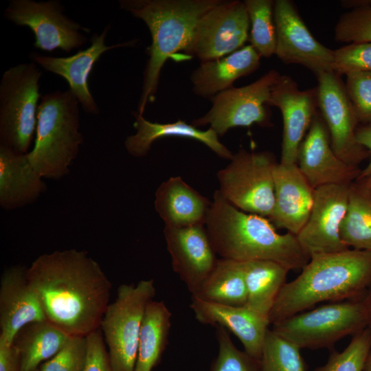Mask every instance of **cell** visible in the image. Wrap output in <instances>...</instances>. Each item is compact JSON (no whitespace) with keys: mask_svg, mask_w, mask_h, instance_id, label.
Returning <instances> with one entry per match:
<instances>
[{"mask_svg":"<svg viewBox=\"0 0 371 371\" xmlns=\"http://www.w3.org/2000/svg\"><path fill=\"white\" fill-rule=\"evenodd\" d=\"M270 106L278 108L282 115L280 163L295 164L300 145L319 113L317 87L300 90L291 77L280 75L271 89Z\"/></svg>","mask_w":371,"mask_h":371,"instance_id":"16","label":"cell"},{"mask_svg":"<svg viewBox=\"0 0 371 371\" xmlns=\"http://www.w3.org/2000/svg\"><path fill=\"white\" fill-rule=\"evenodd\" d=\"M79 104L69 89L56 90L41 98L35 143L27 155L43 178L59 179L69 172V167L83 142Z\"/></svg>","mask_w":371,"mask_h":371,"instance_id":"5","label":"cell"},{"mask_svg":"<svg viewBox=\"0 0 371 371\" xmlns=\"http://www.w3.org/2000/svg\"><path fill=\"white\" fill-rule=\"evenodd\" d=\"M70 337L48 321L25 325L16 335L12 345L19 352L21 371H34L52 358Z\"/></svg>","mask_w":371,"mask_h":371,"instance_id":"28","label":"cell"},{"mask_svg":"<svg viewBox=\"0 0 371 371\" xmlns=\"http://www.w3.org/2000/svg\"><path fill=\"white\" fill-rule=\"evenodd\" d=\"M369 190H370V192H371V189H370Z\"/></svg>","mask_w":371,"mask_h":371,"instance_id":"48","label":"cell"},{"mask_svg":"<svg viewBox=\"0 0 371 371\" xmlns=\"http://www.w3.org/2000/svg\"><path fill=\"white\" fill-rule=\"evenodd\" d=\"M277 164L270 152L241 148L218 171V190L239 210L269 218L275 203L273 172Z\"/></svg>","mask_w":371,"mask_h":371,"instance_id":"9","label":"cell"},{"mask_svg":"<svg viewBox=\"0 0 371 371\" xmlns=\"http://www.w3.org/2000/svg\"><path fill=\"white\" fill-rule=\"evenodd\" d=\"M300 348L269 329L260 361L261 371H305Z\"/></svg>","mask_w":371,"mask_h":371,"instance_id":"33","label":"cell"},{"mask_svg":"<svg viewBox=\"0 0 371 371\" xmlns=\"http://www.w3.org/2000/svg\"><path fill=\"white\" fill-rule=\"evenodd\" d=\"M63 10L57 0H11L4 16L16 25L30 28L36 49L69 52L87 43V37L80 31L89 33L90 30L68 18Z\"/></svg>","mask_w":371,"mask_h":371,"instance_id":"12","label":"cell"},{"mask_svg":"<svg viewBox=\"0 0 371 371\" xmlns=\"http://www.w3.org/2000/svg\"><path fill=\"white\" fill-rule=\"evenodd\" d=\"M356 137L358 143L370 153V161L366 167L361 171L357 180L363 179L371 175V125H363L357 128Z\"/></svg>","mask_w":371,"mask_h":371,"instance_id":"42","label":"cell"},{"mask_svg":"<svg viewBox=\"0 0 371 371\" xmlns=\"http://www.w3.org/2000/svg\"><path fill=\"white\" fill-rule=\"evenodd\" d=\"M260 57L248 45L222 58L201 62L190 76L192 91L200 97L212 98L233 87L239 78L254 72L260 66Z\"/></svg>","mask_w":371,"mask_h":371,"instance_id":"23","label":"cell"},{"mask_svg":"<svg viewBox=\"0 0 371 371\" xmlns=\"http://www.w3.org/2000/svg\"><path fill=\"white\" fill-rule=\"evenodd\" d=\"M155 295L153 279L122 284L115 300L107 306L100 329L114 371H134L144 315Z\"/></svg>","mask_w":371,"mask_h":371,"instance_id":"8","label":"cell"},{"mask_svg":"<svg viewBox=\"0 0 371 371\" xmlns=\"http://www.w3.org/2000/svg\"><path fill=\"white\" fill-rule=\"evenodd\" d=\"M211 203L179 176L164 181L155 192V207L166 226L205 225Z\"/></svg>","mask_w":371,"mask_h":371,"instance_id":"25","label":"cell"},{"mask_svg":"<svg viewBox=\"0 0 371 371\" xmlns=\"http://www.w3.org/2000/svg\"><path fill=\"white\" fill-rule=\"evenodd\" d=\"M0 371H21L19 352L12 345L0 340Z\"/></svg>","mask_w":371,"mask_h":371,"instance_id":"41","label":"cell"},{"mask_svg":"<svg viewBox=\"0 0 371 371\" xmlns=\"http://www.w3.org/2000/svg\"><path fill=\"white\" fill-rule=\"evenodd\" d=\"M221 0H120V8L142 20L148 27L151 44L144 71L138 113L155 98L161 71L175 53L185 51L201 16Z\"/></svg>","mask_w":371,"mask_h":371,"instance_id":"4","label":"cell"},{"mask_svg":"<svg viewBox=\"0 0 371 371\" xmlns=\"http://www.w3.org/2000/svg\"><path fill=\"white\" fill-rule=\"evenodd\" d=\"M280 74L273 69L252 83L232 87L211 98L212 105L202 117L194 119L196 127L210 125L218 136H223L232 128L272 126L270 101L271 89Z\"/></svg>","mask_w":371,"mask_h":371,"instance_id":"10","label":"cell"},{"mask_svg":"<svg viewBox=\"0 0 371 371\" xmlns=\"http://www.w3.org/2000/svg\"><path fill=\"white\" fill-rule=\"evenodd\" d=\"M273 175L275 203L269 218L276 227L296 236L309 218L315 189L303 176L297 164L278 163Z\"/></svg>","mask_w":371,"mask_h":371,"instance_id":"21","label":"cell"},{"mask_svg":"<svg viewBox=\"0 0 371 371\" xmlns=\"http://www.w3.org/2000/svg\"><path fill=\"white\" fill-rule=\"evenodd\" d=\"M172 313L163 301H150L140 329L134 371H152L168 345Z\"/></svg>","mask_w":371,"mask_h":371,"instance_id":"29","label":"cell"},{"mask_svg":"<svg viewBox=\"0 0 371 371\" xmlns=\"http://www.w3.org/2000/svg\"><path fill=\"white\" fill-rule=\"evenodd\" d=\"M164 236L173 271L195 295L218 260L205 227L165 225Z\"/></svg>","mask_w":371,"mask_h":371,"instance_id":"17","label":"cell"},{"mask_svg":"<svg viewBox=\"0 0 371 371\" xmlns=\"http://www.w3.org/2000/svg\"><path fill=\"white\" fill-rule=\"evenodd\" d=\"M365 306L367 315V329L371 337V284L361 299Z\"/></svg>","mask_w":371,"mask_h":371,"instance_id":"43","label":"cell"},{"mask_svg":"<svg viewBox=\"0 0 371 371\" xmlns=\"http://www.w3.org/2000/svg\"><path fill=\"white\" fill-rule=\"evenodd\" d=\"M190 306L200 323L230 330L240 341L244 351L260 360L270 324L267 317L247 306L221 304L194 297Z\"/></svg>","mask_w":371,"mask_h":371,"instance_id":"22","label":"cell"},{"mask_svg":"<svg viewBox=\"0 0 371 371\" xmlns=\"http://www.w3.org/2000/svg\"><path fill=\"white\" fill-rule=\"evenodd\" d=\"M192 297L221 304L245 306L247 292L240 262L218 259L197 293Z\"/></svg>","mask_w":371,"mask_h":371,"instance_id":"30","label":"cell"},{"mask_svg":"<svg viewBox=\"0 0 371 371\" xmlns=\"http://www.w3.org/2000/svg\"><path fill=\"white\" fill-rule=\"evenodd\" d=\"M333 52V71L337 74L371 71V42L348 43Z\"/></svg>","mask_w":371,"mask_h":371,"instance_id":"38","label":"cell"},{"mask_svg":"<svg viewBox=\"0 0 371 371\" xmlns=\"http://www.w3.org/2000/svg\"><path fill=\"white\" fill-rule=\"evenodd\" d=\"M87 355L82 371H114L101 330L87 336Z\"/></svg>","mask_w":371,"mask_h":371,"instance_id":"40","label":"cell"},{"mask_svg":"<svg viewBox=\"0 0 371 371\" xmlns=\"http://www.w3.org/2000/svg\"><path fill=\"white\" fill-rule=\"evenodd\" d=\"M26 273L47 321L69 336L87 337L100 328L112 284L87 251L42 254Z\"/></svg>","mask_w":371,"mask_h":371,"instance_id":"1","label":"cell"},{"mask_svg":"<svg viewBox=\"0 0 371 371\" xmlns=\"http://www.w3.org/2000/svg\"><path fill=\"white\" fill-rule=\"evenodd\" d=\"M370 284V253L350 248L313 255L300 274L283 286L269 322L273 324L322 302L361 300Z\"/></svg>","mask_w":371,"mask_h":371,"instance_id":"3","label":"cell"},{"mask_svg":"<svg viewBox=\"0 0 371 371\" xmlns=\"http://www.w3.org/2000/svg\"><path fill=\"white\" fill-rule=\"evenodd\" d=\"M34 371H40L39 368L34 370Z\"/></svg>","mask_w":371,"mask_h":371,"instance_id":"47","label":"cell"},{"mask_svg":"<svg viewBox=\"0 0 371 371\" xmlns=\"http://www.w3.org/2000/svg\"><path fill=\"white\" fill-rule=\"evenodd\" d=\"M340 236L349 248L371 254V192L357 181L350 186L348 207Z\"/></svg>","mask_w":371,"mask_h":371,"instance_id":"31","label":"cell"},{"mask_svg":"<svg viewBox=\"0 0 371 371\" xmlns=\"http://www.w3.org/2000/svg\"><path fill=\"white\" fill-rule=\"evenodd\" d=\"M355 181L359 182L368 190L371 189V175L363 179L357 180Z\"/></svg>","mask_w":371,"mask_h":371,"instance_id":"45","label":"cell"},{"mask_svg":"<svg viewBox=\"0 0 371 371\" xmlns=\"http://www.w3.org/2000/svg\"><path fill=\"white\" fill-rule=\"evenodd\" d=\"M297 164L314 189L326 185H350L361 171L336 155L319 111L300 145Z\"/></svg>","mask_w":371,"mask_h":371,"instance_id":"18","label":"cell"},{"mask_svg":"<svg viewBox=\"0 0 371 371\" xmlns=\"http://www.w3.org/2000/svg\"><path fill=\"white\" fill-rule=\"evenodd\" d=\"M344 83L359 122L371 125V71L347 74Z\"/></svg>","mask_w":371,"mask_h":371,"instance_id":"39","label":"cell"},{"mask_svg":"<svg viewBox=\"0 0 371 371\" xmlns=\"http://www.w3.org/2000/svg\"><path fill=\"white\" fill-rule=\"evenodd\" d=\"M205 225L212 246L221 258L271 260L289 271L302 270L311 258L295 235L278 233L268 218L239 210L218 190L214 193Z\"/></svg>","mask_w":371,"mask_h":371,"instance_id":"2","label":"cell"},{"mask_svg":"<svg viewBox=\"0 0 371 371\" xmlns=\"http://www.w3.org/2000/svg\"><path fill=\"white\" fill-rule=\"evenodd\" d=\"M31 166L27 153L21 154L0 145V204L13 210L34 201L46 186Z\"/></svg>","mask_w":371,"mask_h":371,"instance_id":"26","label":"cell"},{"mask_svg":"<svg viewBox=\"0 0 371 371\" xmlns=\"http://www.w3.org/2000/svg\"><path fill=\"white\" fill-rule=\"evenodd\" d=\"M42 72L34 62L10 67L0 82V145L26 154L37 125L39 80Z\"/></svg>","mask_w":371,"mask_h":371,"instance_id":"6","label":"cell"},{"mask_svg":"<svg viewBox=\"0 0 371 371\" xmlns=\"http://www.w3.org/2000/svg\"><path fill=\"white\" fill-rule=\"evenodd\" d=\"M216 328L218 350L210 371H261L259 360L240 350L225 328L219 326Z\"/></svg>","mask_w":371,"mask_h":371,"instance_id":"35","label":"cell"},{"mask_svg":"<svg viewBox=\"0 0 371 371\" xmlns=\"http://www.w3.org/2000/svg\"><path fill=\"white\" fill-rule=\"evenodd\" d=\"M271 330L300 349L332 348L339 340L367 327L361 300L323 305L272 324Z\"/></svg>","mask_w":371,"mask_h":371,"instance_id":"7","label":"cell"},{"mask_svg":"<svg viewBox=\"0 0 371 371\" xmlns=\"http://www.w3.org/2000/svg\"><path fill=\"white\" fill-rule=\"evenodd\" d=\"M316 77L319 111L326 126L332 148L342 161L358 167L370 153L357 140L359 122L344 83L333 71L324 72Z\"/></svg>","mask_w":371,"mask_h":371,"instance_id":"13","label":"cell"},{"mask_svg":"<svg viewBox=\"0 0 371 371\" xmlns=\"http://www.w3.org/2000/svg\"><path fill=\"white\" fill-rule=\"evenodd\" d=\"M249 27L244 1L221 0L199 19L184 52L201 62L222 58L244 46Z\"/></svg>","mask_w":371,"mask_h":371,"instance_id":"11","label":"cell"},{"mask_svg":"<svg viewBox=\"0 0 371 371\" xmlns=\"http://www.w3.org/2000/svg\"><path fill=\"white\" fill-rule=\"evenodd\" d=\"M340 3L342 7L350 10L371 7V0H344Z\"/></svg>","mask_w":371,"mask_h":371,"instance_id":"44","label":"cell"},{"mask_svg":"<svg viewBox=\"0 0 371 371\" xmlns=\"http://www.w3.org/2000/svg\"><path fill=\"white\" fill-rule=\"evenodd\" d=\"M370 350L371 337L366 328L353 335L344 350L333 351L326 363L315 371H363Z\"/></svg>","mask_w":371,"mask_h":371,"instance_id":"34","label":"cell"},{"mask_svg":"<svg viewBox=\"0 0 371 371\" xmlns=\"http://www.w3.org/2000/svg\"><path fill=\"white\" fill-rule=\"evenodd\" d=\"M363 371H371V350L366 361Z\"/></svg>","mask_w":371,"mask_h":371,"instance_id":"46","label":"cell"},{"mask_svg":"<svg viewBox=\"0 0 371 371\" xmlns=\"http://www.w3.org/2000/svg\"><path fill=\"white\" fill-rule=\"evenodd\" d=\"M87 355V337L70 336L64 346L38 368L40 371H82Z\"/></svg>","mask_w":371,"mask_h":371,"instance_id":"37","label":"cell"},{"mask_svg":"<svg viewBox=\"0 0 371 371\" xmlns=\"http://www.w3.org/2000/svg\"><path fill=\"white\" fill-rule=\"evenodd\" d=\"M245 277L247 307L268 318L289 271L271 260L240 262Z\"/></svg>","mask_w":371,"mask_h":371,"instance_id":"27","label":"cell"},{"mask_svg":"<svg viewBox=\"0 0 371 371\" xmlns=\"http://www.w3.org/2000/svg\"><path fill=\"white\" fill-rule=\"evenodd\" d=\"M249 14L251 45L260 56L269 58L276 54V28L272 0L244 1Z\"/></svg>","mask_w":371,"mask_h":371,"instance_id":"32","label":"cell"},{"mask_svg":"<svg viewBox=\"0 0 371 371\" xmlns=\"http://www.w3.org/2000/svg\"><path fill=\"white\" fill-rule=\"evenodd\" d=\"M26 271L21 265L9 267L0 280V340L9 345L25 325L46 320Z\"/></svg>","mask_w":371,"mask_h":371,"instance_id":"20","label":"cell"},{"mask_svg":"<svg viewBox=\"0 0 371 371\" xmlns=\"http://www.w3.org/2000/svg\"><path fill=\"white\" fill-rule=\"evenodd\" d=\"M350 185H326L315 189L309 218L296 235L310 258L350 249L341 239L340 228L348 207Z\"/></svg>","mask_w":371,"mask_h":371,"instance_id":"15","label":"cell"},{"mask_svg":"<svg viewBox=\"0 0 371 371\" xmlns=\"http://www.w3.org/2000/svg\"><path fill=\"white\" fill-rule=\"evenodd\" d=\"M133 124L136 133L128 135L124 146L127 152L133 157H142L149 152L153 143L166 137H179L197 140L210 148L219 157L231 159L232 153L218 139V135L210 128L202 131L183 120L172 123L153 122L146 120L143 115L134 112Z\"/></svg>","mask_w":371,"mask_h":371,"instance_id":"24","label":"cell"},{"mask_svg":"<svg viewBox=\"0 0 371 371\" xmlns=\"http://www.w3.org/2000/svg\"><path fill=\"white\" fill-rule=\"evenodd\" d=\"M337 42H371V7L350 10L341 14L334 31Z\"/></svg>","mask_w":371,"mask_h":371,"instance_id":"36","label":"cell"},{"mask_svg":"<svg viewBox=\"0 0 371 371\" xmlns=\"http://www.w3.org/2000/svg\"><path fill=\"white\" fill-rule=\"evenodd\" d=\"M273 14L277 36L275 54L282 62L302 65L315 76L333 71V50L313 36L292 1H274Z\"/></svg>","mask_w":371,"mask_h":371,"instance_id":"14","label":"cell"},{"mask_svg":"<svg viewBox=\"0 0 371 371\" xmlns=\"http://www.w3.org/2000/svg\"><path fill=\"white\" fill-rule=\"evenodd\" d=\"M110 25L104 27L102 33L94 34L91 45L85 49L67 57H53L36 52L30 54V58L45 70L63 78L69 86V90L76 97L83 110L87 113L97 115L99 107L89 88L88 78L93 65L106 51L123 46L130 45L129 41L106 45L105 38Z\"/></svg>","mask_w":371,"mask_h":371,"instance_id":"19","label":"cell"}]
</instances>
